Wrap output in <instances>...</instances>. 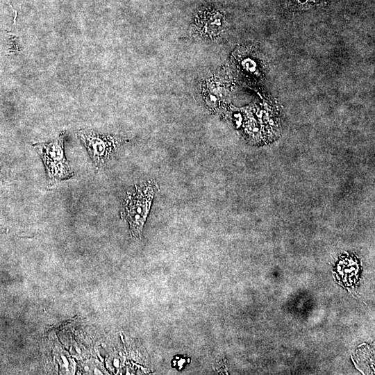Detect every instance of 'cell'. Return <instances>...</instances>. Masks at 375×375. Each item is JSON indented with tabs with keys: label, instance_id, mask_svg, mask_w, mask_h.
<instances>
[{
	"label": "cell",
	"instance_id": "1",
	"mask_svg": "<svg viewBox=\"0 0 375 375\" xmlns=\"http://www.w3.org/2000/svg\"><path fill=\"white\" fill-rule=\"evenodd\" d=\"M158 191L159 186L156 181L149 180L135 185L133 191L128 192L124 197L120 216L129 224L133 237L140 238L153 199Z\"/></svg>",
	"mask_w": 375,
	"mask_h": 375
},
{
	"label": "cell",
	"instance_id": "2",
	"mask_svg": "<svg viewBox=\"0 0 375 375\" xmlns=\"http://www.w3.org/2000/svg\"><path fill=\"white\" fill-rule=\"evenodd\" d=\"M65 132L48 142L35 143L33 146L44 165L50 185L72 178L74 176L65 158L64 150Z\"/></svg>",
	"mask_w": 375,
	"mask_h": 375
},
{
	"label": "cell",
	"instance_id": "4",
	"mask_svg": "<svg viewBox=\"0 0 375 375\" xmlns=\"http://www.w3.org/2000/svg\"><path fill=\"white\" fill-rule=\"evenodd\" d=\"M290 4L297 9L307 8L315 3L317 0H289Z\"/></svg>",
	"mask_w": 375,
	"mask_h": 375
},
{
	"label": "cell",
	"instance_id": "3",
	"mask_svg": "<svg viewBox=\"0 0 375 375\" xmlns=\"http://www.w3.org/2000/svg\"><path fill=\"white\" fill-rule=\"evenodd\" d=\"M77 135L97 169L107 162L126 142L120 136L99 134L88 130L78 131Z\"/></svg>",
	"mask_w": 375,
	"mask_h": 375
}]
</instances>
